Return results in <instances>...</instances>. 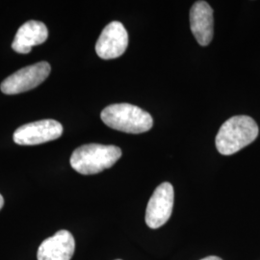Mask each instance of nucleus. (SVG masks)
<instances>
[{"label": "nucleus", "mask_w": 260, "mask_h": 260, "mask_svg": "<svg viewBox=\"0 0 260 260\" xmlns=\"http://www.w3.org/2000/svg\"><path fill=\"white\" fill-rule=\"evenodd\" d=\"M75 250L73 234L68 231H59L46 239L39 247L38 260H71Z\"/></svg>", "instance_id": "obj_8"}, {"label": "nucleus", "mask_w": 260, "mask_h": 260, "mask_svg": "<svg viewBox=\"0 0 260 260\" xmlns=\"http://www.w3.org/2000/svg\"><path fill=\"white\" fill-rule=\"evenodd\" d=\"M3 205H4V199H3L2 195L0 194V210H1V208L3 207Z\"/></svg>", "instance_id": "obj_12"}, {"label": "nucleus", "mask_w": 260, "mask_h": 260, "mask_svg": "<svg viewBox=\"0 0 260 260\" xmlns=\"http://www.w3.org/2000/svg\"><path fill=\"white\" fill-rule=\"evenodd\" d=\"M174 187L169 182H163L154 190L146 210V223L155 230L167 223L174 206Z\"/></svg>", "instance_id": "obj_6"}, {"label": "nucleus", "mask_w": 260, "mask_h": 260, "mask_svg": "<svg viewBox=\"0 0 260 260\" xmlns=\"http://www.w3.org/2000/svg\"><path fill=\"white\" fill-rule=\"evenodd\" d=\"M258 135V126L249 116H234L223 123L216 136V148L223 155H232L249 146Z\"/></svg>", "instance_id": "obj_1"}, {"label": "nucleus", "mask_w": 260, "mask_h": 260, "mask_svg": "<svg viewBox=\"0 0 260 260\" xmlns=\"http://www.w3.org/2000/svg\"><path fill=\"white\" fill-rule=\"evenodd\" d=\"M63 126L55 120H42L19 126L14 133V141L20 146H35L58 139Z\"/></svg>", "instance_id": "obj_5"}, {"label": "nucleus", "mask_w": 260, "mask_h": 260, "mask_svg": "<svg viewBox=\"0 0 260 260\" xmlns=\"http://www.w3.org/2000/svg\"><path fill=\"white\" fill-rule=\"evenodd\" d=\"M121 156V149L116 146L88 144L75 149L71 165L77 173L89 176L111 168Z\"/></svg>", "instance_id": "obj_3"}, {"label": "nucleus", "mask_w": 260, "mask_h": 260, "mask_svg": "<svg viewBox=\"0 0 260 260\" xmlns=\"http://www.w3.org/2000/svg\"><path fill=\"white\" fill-rule=\"evenodd\" d=\"M48 30L45 23L38 20H29L19 28L12 48L21 54H27L32 47L42 45L47 41Z\"/></svg>", "instance_id": "obj_10"}, {"label": "nucleus", "mask_w": 260, "mask_h": 260, "mask_svg": "<svg viewBox=\"0 0 260 260\" xmlns=\"http://www.w3.org/2000/svg\"><path fill=\"white\" fill-rule=\"evenodd\" d=\"M101 118L113 129L131 134L147 132L153 124L150 114L129 103H117L107 106L102 112Z\"/></svg>", "instance_id": "obj_2"}, {"label": "nucleus", "mask_w": 260, "mask_h": 260, "mask_svg": "<svg viewBox=\"0 0 260 260\" xmlns=\"http://www.w3.org/2000/svg\"><path fill=\"white\" fill-rule=\"evenodd\" d=\"M128 46V34L120 21H112L106 25L95 44L96 54L104 60L122 55Z\"/></svg>", "instance_id": "obj_7"}, {"label": "nucleus", "mask_w": 260, "mask_h": 260, "mask_svg": "<svg viewBox=\"0 0 260 260\" xmlns=\"http://www.w3.org/2000/svg\"><path fill=\"white\" fill-rule=\"evenodd\" d=\"M201 260H223L221 259L220 257H217V256H207V257H205V258H203V259Z\"/></svg>", "instance_id": "obj_11"}, {"label": "nucleus", "mask_w": 260, "mask_h": 260, "mask_svg": "<svg viewBox=\"0 0 260 260\" xmlns=\"http://www.w3.org/2000/svg\"><path fill=\"white\" fill-rule=\"evenodd\" d=\"M51 68L47 62H39L22 68L1 83V92L6 94H18L30 91L43 83L48 77Z\"/></svg>", "instance_id": "obj_4"}, {"label": "nucleus", "mask_w": 260, "mask_h": 260, "mask_svg": "<svg viewBox=\"0 0 260 260\" xmlns=\"http://www.w3.org/2000/svg\"><path fill=\"white\" fill-rule=\"evenodd\" d=\"M117 260H121V259H117Z\"/></svg>", "instance_id": "obj_13"}, {"label": "nucleus", "mask_w": 260, "mask_h": 260, "mask_svg": "<svg viewBox=\"0 0 260 260\" xmlns=\"http://www.w3.org/2000/svg\"><path fill=\"white\" fill-rule=\"evenodd\" d=\"M191 31L198 43L208 46L214 35L213 9L205 1H197L190 11Z\"/></svg>", "instance_id": "obj_9"}]
</instances>
